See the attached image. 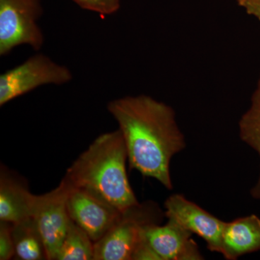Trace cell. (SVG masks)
<instances>
[{"label": "cell", "instance_id": "1", "mask_svg": "<svg viewBox=\"0 0 260 260\" xmlns=\"http://www.w3.org/2000/svg\"><path fill=\"white\" fill-rule=\"evenodd\" d=\"M107 109L122 134L130 169L172 189L171 161L186 147L174 109L145 95L113 100Z\"/></svg>", "mask_w": 260, "mask_h": 260}, {"label": "cell", "instance_id": "2", "mask_svg": "<svg viewBox=\"0 0 260 260\" xmlns=\"http://www.w3.org/2000/svg\"><path fill=\"white\" fill-rule=\"evenodd\" d=\"M126 145L120 130L98 137L67 170L63 180L123 211L139 202L126 170Z\"/></svg>", "mask_w": 260, "mask_h": 260}, {"label": "cell", "instance_id": "3", "mask_svg": "<svg viewBox=\"0 0 260 260\" xmlns=\"http://www.w3.org/2000/svg\"><path fill=\"white\" fill-rule=\"evenodd\" d=\"M162 218L161 210L152 201L121 211L105 235L94 243V260H132L145 228L159 223Z\"/></svg>", "mask_w": 260, "mask_h": 260}, {"label": "cell", "instance_id": "4", "mask_svg": "<svg viewBox=\"0 0 260 260\" xmlns=\"http://www.w3.org/2000/svg\"><path fill=\"white\" fill-rule=\"evenodd\" d=\"M42 13V0H0V55L23 44L39 51L44 43L38 24Z\"/></svg>", "mask_w": 260, "mask_h": 260}, {"label": "cell", "instance_id": "5", "mask_svg": "<svg viewBox=\"0 0 260 260\" xmlns=\"http://www.w3.org/2000/svg\"><path fill=\"white\" fill-rule=\"evenodd\" d=\"M73 79L67 67L37 54L0 76V106L44 85H60Z\"/></svg>", "mask_w": 260, "mask_h": 260}, {"label": "cell", "instance_id": "6", "mask_svg": "<svg viewBox=\"0 0 260 260\" xmlns=\"http://www.w3.org/2000/svg\"><path fill=\"white\" fill-rule=\"evenodd\" d=\"M70 186L64 180L55 189L42 195H35L32 218L42 234L47 257L56 260L70 223L68 199Z\"/></svg>", "mask_w": 260, "mask_h": 260}, {"label": "cell", "instance_id": "7", "mask_svg": "<svg viewBox=\"0 0 260 260\" xmlns=\"http://www.w3.org/2000/svg\"><path fill=\"white\" fill-rule=\"evenodd\" d=\"M164 215L196 234L206 242L212 252H221L222 234L225 222L186 199L182 194L171 195L164 203Z\"/></svg>", "mask_w": 260, "mask_h": 260}, {"label": "cell", "instance_id": "8", "mask_svg": "<svg viewBox=\"0 0 260 260\" xmlns=\"http://www.w3.org/2000/svg\"><path fill=\"white\" fill-rule=\"evenodd\" d=\"M68 209L72 220L81 228L94 243L105 235L121 213L120 210L95 195L71 187Z\"/></svg>", "mask_w": 260, "mask_h": 260}, {"label": "cell", "instance_id": "9", "mask_svg": "<svg viewBox=\"0 0 260 260\" xmlns=\"http://www.w3.org/2000/svg\"><path fill=\"white\" fill-rule=\"evenodd\" d=\"M143 237L158 260L204 259L192 234L172 219H168L164 225L149 224L143 231Z\"/></svg>", "mask_w": 260, "mask_h": 260}, {"label": "cell", "instance_id": "10", "mask_svg": "<svg viewBox=\"0 0 260 260\" xmlns=\"http://www.w3.org/2000/svg\"><path fill=\"white\" fill-rule=\"evenodd\" d=\"M260 251V218L248 215L225 222L220 254L228 260Z\"/></svg>", "mask_w": 260, "mask_h": 260}, {"label": "cell", "instance_id": "11", "mask_svg": "<svg viewBox=\"0 0 260 260\" xmlns=\"http://www.w3.org/2000/svg\"><path fill=\"white\" fill-rule=\"evenodd\" d=\"M35 195L26 184L2 169L0 174V221L17 223L32 217Z\"/></svg>", "mask_w": 260, "mask_h": 260}, {"label": "cell", "instance_id": "12", "mask_svg": "<svg viewBox=\"0 0 260 260\" xmlns=\"http://www.w3.org/2000/svg\"><path fill=\"white\" fill-rule=\"evenodd\" d=\"M12 234L15 256L19 259H48L44 239L32 217L13 224Z\"/></svg>", "mask_w": 260, "mask_h": 260}, {"label": "cell", "instance_id": "13", "mask_svg": "<svg viewBox=\"0 0 260 260\" xmlns=\"http://www.w3.org/2000/svg\"><path fill=\"white\" fill-rule=\"evenodd\" d=\"M239 127L241 140L255 150L260 158V79L251 96L250 107L241 118ZM250 193L254 199L260 200V166L258 180Z\"/></svg>", "mask_w": 260, "mask_h": 260}, {"label": "cell", "instance_id": "14", "mask_svg": "<svg viewBox=\"0 0 260 260\" xmlns=\"http://www.w3.org/2000/svg\"><path fill=\"white\" fill-rule=\"evenodd\" d=\"M93 259L94 242L71 219L56 260Z\"/></svg>", "mask_w": 260, "mask_h": 260}, {"label": "cell", "instance_id": "15", "mask_svg": "<svg viewBox=\"0 0 260 260\" xmlns=\"http://www.w3.org/2000/svg\"><path fill=\"white\" fill-rule=\"evenodd\" d=\"M84 10L99 13L101 16L112 15L120 8L121 0H73Z\"/></svg>", "mask_w": 260, "mask_h": 260}, {"label": "cell", "instance_id": "16", "mask_svg": "<svg viewBox=\"0 0 260 260\" xmlns=\"http://www.w3.org/2000/svg\"><path fill=\"white\" fill-rule=\"evenodd\" d=\"M13 223L0 221V259L8 260L15 256Z\"/></svg>", "mask_w": 260, "mask_h": 260}, {"label": "cell", "instance_id": "17", "mask_svg": "<svg viewBox=\"0 0 260 260\" xmlns=\"http://www.w3.org/2000/svg\"><path fill=\"white\" fill-rule=\"evenodd\" d=\"M240 6L245 9L248 14L252 15L260 21V0H244Z\"/></svg>", "mask_w": 260, "mask_h": 260}, {"label": "cell", "instance_id": "18", "mask_svg": "<svg viewBox=\"0 0 260 260\" xmlns=\"http://www.w3.org/2000/svg\"><path fill=\"white\" fill-rule=\"evenodd\" d=\"M237 1L238 2V3H239V5H241L242 4V3L244 1V0H237Z\"/></svg>", "mask_w": 260, "mask_h": 260}, {"label": "cell", "instance_id": "19", "mask_svg": "<svg viewBox=\"0 0 260 260\" xmlns=\"http://www.w3.org/2000/svg\"><path fill=\"white\" fill-rule=\"evenodd\" d=\"M259 79H260V76H259Z\"/></svg>", "mask_w": 260, "mask_h": 260}]
</instances>
